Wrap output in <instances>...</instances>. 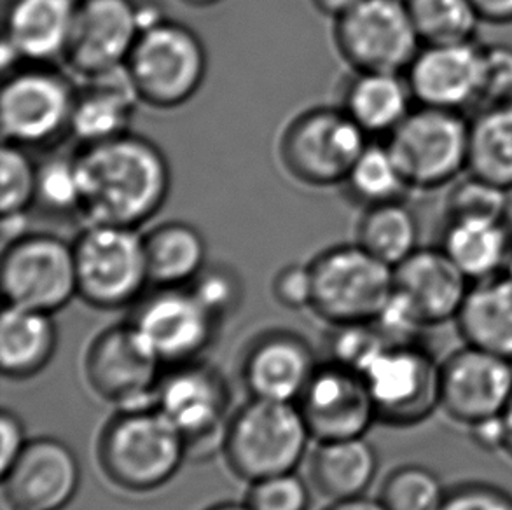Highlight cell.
<instances>
[{
  "mask_svg": "<svg viewBox=\"0 0 512 510\" xmlns=\"http://www.w3.org/2000/svg\"><path fill=\"white\" fill-rule=\"evenodd\" d=\"M187 289L219 324H224L242 306V278L235 269L224 264L205 266Z\"/></svg>",
  "mask_w": 512,
  "mask_h": 510,
  "instance_id": "obj_38",
  "label": "cell"
},
{
  "mask_svg": "<svg viewBox=\"0 0 512 510\" xmlns=\"http://www.w3.org/2000/svg\"><path fill=\"white\" fill-rule=\"evenodd\" d=\"M77 86L53 63H23L4 77L0 125L7 144L55 145L70 135Z\"/></svg>",
  "mask_w": 512,
  "mask_h": 510,
  "instance_id": "obj_7",
  "label": "cell"
},
{
  "mask_svg": "<svg viewBox=\"0 0 512 510\" xmlns=\"http://www.w3.org/2000/svg\"><path fill=\"white\" fill-rule=\"evenodd\" d=\"M422 44L478 39L479 18L472 0H404Z\"/></svg>",
  "mask_w": 512,
  "mask_h": 510,
  "instance_id": "obj_34",
  "label": "cell"
},
{
  "mask_svg": "<svg viewBox=\"0 0 512 510\" xmlns=\"http://www.w3.org/2000/svg\"><path fill=\"white\" fill-rule=\"evenodd\" d=\"M341 107L367 137H388L416 102L404 72H353Z\"/></svg>",
  "mask_w": 512,
  "mask_h": 510,
  "instance_id": "obj_25",
  "label": "cell"
},
{
  "mask_svg": "<svg viewBox=\"0 0 512 510\" xmlns=\"http://www.w3.org/2000/svg\"><path fill=\"white\" fill-rule=\"evenodd\" d=\"M0 177L2 217L27 215L37 198V165L25 147L4 142L0 151Z\"/></svg>",
  "mask_w": 512,
  "mask_h": 510,
  "instance_id": "obj_37",
  "label": "cell"
},
{
  "mask_svg": "<svg viewBox=\"0 0 512 510\" xmlns=\"http://www.w3.org/2000/svg\"><path fill=\"white\" fill-rule=\"evenodd\" d=\"M81 81L70 135L88 145L128 133L140 100L125 67Z\"/></svg>",
  "mask_w": 512,
  "mask_h": 510,
  "instance_id": "obj_24",
  "label": "cell"
},
{
  "mask_svg": "<svg viewBox=\"0 0 512 510\" xmlns=\"http://www.w3.org/2000/svg\"><path fill=\"white\" fill-rule=\"evenodd\" d=\"M0 282L7 306L55 315L77 296L74 245L51 233H25L4 245Z\"/></svg>",
  "mask_w": 512,
  "mask_h": 510,
  "instance_id": "obj_11",
  "label": "cell"
},
{
  "mask_svg": "<svg viewBox=\"0 0 512 510\" xmlns=\"http://www.w3.org/2000/svg\"><path fill=\"white\" fill-rule=\"evenodd\" d=\"M313 437L296 402L252 399L231 414L221 451L247 483L296 472Z\"/></svg>",
  "mask_w": 512,
  "mask_h": 510,
  "instance_id": "obj_3",
  "label": "cell"
},
{
  "mask_svg": "<svg viewBox=\"0 0 512 510\" xmlns=\"http://www.w3.org/2000/svg\"><path fill=\"white\" fill-rule=\"evenodd\" d=\"M324 510H388L380 498H371L367 495L362 497L348 498V500H338L326 507Z\"/></svg>",
  "mask_w": 512,
  "mask_h": 510,
  "instance_id": "obj_48",
  "label": "cell"
},
{
  "mask_svg": "<svg viewBox=\"0 0 512 510\" xmlns=\"http://www.w3.org/2000/svg\"><path fill=\"white\" fill-rule=\"evenodd\" d=\"M296 404L319 442L366 437L378 421L362 373L333 360L319 364Z\"/></svg>",
  "mask_w": 512,
  "mask_h": 510,
  "instance_id": "obj_18",
  "label": "cell"
},
{
  "mask_svg": "<svg viewBox=\"0 0 512 510\" xmlns=\"http://www.w3.org/2000/svg\"><path fill=\"white\" fill-rule=\"evenodd\" d=\"M312 2L320 14L336 21L340 20L341 16H345L348 11H352L360 0H312Z\"/></svg>",
  "mask_w": 512,
  "mask_h": 510,
  "instance_id": "obj_47",
  "label": "cell"
},
{
  "mask_svg": "<svg viewBox=\"0 0 512 510\" xmlns=\"http://www.w3.org/2000/svg\"><path fill=\"white\" fill-rule=\"evenodd\" d=\"M76 0H11L4 44L21 63H55L65 56Z\"/></svg>",
  "mask_w": 512,
  "mask_h": 510,
  "instance_id": "obj_23",
  "label": "cell"
},
{
  "mask_svg": "<svg viewBox=\"0 0 512 510\" xmlns=\"http://www.w3.org/2000/svg\"><path fill=\"white\" fill-rule=\"evenodd\" d=\"M500 425H502V434H504L502 453H506L509 458H512V395L504 413L500 414Z\"/></svg>",
  "mask_w": 512,
  "mask_h": 510,
  "instance_id": "obj_49",
  "label": "cell"
},
{
  "mask_svg": "<svg viewBox=\"0 0 512 510\" xmlns=\"http://www.w3.org/2000/svg\"><path fill=\"white\" fill-rule=\"evenodd\" d=\"M144 245L156 287H187L207 266L205 238L187 222H163L144 235Z\"/></svg>",
  "mask_w": 512,
  "mask_h": 510,
  "instance_id": "obj_30",
  "label": "cell"
},
{
  "mask_svg": "<svg viewBox=\"0 0 512 510\" xmlns=\"http://www.w3.org/2000/svg\"><path fill=\"white\" fill-rule=\"evenodd\" d=\"M271 294L287 310H310L313 294L310 264H287L280 269L271 282Z\"/></svg>",
  "mask_w": 512,
  "mask_h": 510,
  "instance_id": "obj_44",
  "label": "cell"
},
{
  "mask_svg": "<svg viewBox=\"0 0 512 510\" xmlns=\"http://www.w3.org/2000/svg\"><path fill=\"white\" fill-rule=\"evenodd\" d=\"M411 191L450 187L469 172L471 118L465 112L416 105L387 137Z\"/></svg>",
  "mask_w": 512,
  "mask_h": 510,
  "instance_id": "obj_6",
  "label": "cell"
},
{
  "mask_svg": "<svg viewBox=\"0 0 512 510\" xmlns=\"http://www.w3.org/2000/svg\"><path fill=\"white\" fill-rule=\"evenodd\" d=\"M310 271V310L327 324H373L394 294V268L357 243L320 252Z\"/></svg>",
  "mask_w": 512,
  "mask_h": 510,
  "instance_id": "obj_8",
  "label": "cell"
},
{
  "mask_svg": "<svg viewBox=\"0 0 512 510\" xmlns=\"http://www.w3.org/2000/svg\"><path fill=\"white\" fill-rule=\"evenodd\" d=\"M130 322L165 367L200 360L222 325L187 287H158L135 304Z\"/></svg>",
  "mask_w": 512,
  "mask_h": 510,
  "instance_id": "obj_16",
  "label": "cell"
},
{
  "mask_svg": "<svg viewBox=\"0 0 512 510\" xmlns=\"http://www.w3.org/2000/svg\"><path fill=\"white\" fill-rule=\"evenodd\" d=\"M369 142L341 105L315 107L287 125L278 158L285 172L305 186H341Z\"/></svg>",
  "mask_w": 512,
  "mask_h": 510,
  "instance_id": "obj_9",
  "label": "cell"
},
{
  "mask_svg": "<svg viewBox=\"0 0 512 510\" xmlns=\"http://www.w3.org/2000/svg\"><path fill=\"white\" fill-rule=\"evenodd\" d=\"M79 215L86 224L140 229L167 203L172 170L153 140L128 131L74 154Z\"/></svg>",
  "mask_w": 512,
  "mask_h": 510,
  "instance_id": "obj_1",
  "label": "cell"
},
{
  "mask_svg": "<svg viewBox=\"0 0 512 510\" xmlns=\"http://www.w3.org/2000/svg\"><path fill=\"white\" fill-rule=\"evenodd\" d=\"M125 70L140 104L172 111L193 100L205 83L207 49L193 28L165 18L140 34Z\"/></svg>",
  "mask_w": 512,
  "mask_h": 510,
  "instance_id": "obj_4",
  "label": "cell"
},
{
  "mask_svg": "<svg viewBox=\"0 0 512 510\" xmlns=\"http://www.w3.org/2000/svg\"><path fill=\"white\" fill-rule=\"evenodd\" d=\"M343 186L362 208L406 200V196L413 193L387 142H369Z\"/></svg>",
  "mask_w": 512,
  "mask_h": 510,
  "instance_id": "obj_33",
  "label": "cell"
},
{
  "mask_svg": "<svg viewBox=\"0 0 512 510\" xmlns=\"http://www.w3.org/2000/svg\"><path fill=\"white\" fill-rule=\"evenodd\" d=\"M2 484L11 510H65L81 486V463L67 442L37 437L2 474Z\"/></svg>",
  "mask_w": 512,
  "mask_h": 510,
  "instance_id": "obj_20",
  "label": "cell"
},
{
  "mask_svg": "<svg viewBox=\"0 0 512 510\" xmlns=\"http://www.w3.org/2000/svg\"><path fill=\"white\" fill-rule=\"evenodd\" d=\"M231 388L226 376L203 360L165 367L154 407L186 439L189 456L221 449L228 427Z\"/></svg>",
  "mask_w": 512,
  "mask_h": 510,
  "instance_id": "obj_12",
  "label": "cell"
},
{
  "mask_svg": "<svg viewBox=\"0 0 512 510\" xmlns=\"http://www.w3.org/2000/svg\"><path fill=\"white\" fill-rule=\"evenodd\" d=\"M0 437H2V453H0V472L4 474L13 465L18 456L27 448V428L18 414L11 409H2L0 413Z\"/></svg>",
  "mask_w": 512,
  "mask_h": 510,
  "instance_id": "obj_45",
  "label": "cell"
},
{
  "mask_svg": "<svg viewBox=\"0 0 512 510\" xmlns=\"http://www.w3.org/2000/svg\"><path fill=\"white\" fill-rule=\"evenodd\" d=\"M378 423L409 428L441 409V362L420 343H388L362 371Z\"/></svg>",
  "mask_w": 512,
  "mask_h": 510,
  "instance_id": "obj_10",
  "label": "cell"
},
{
  "mask_svg": "<svg viewBox=\"0 0 512 510\" xmlns=\"http://www.w3.org/2000/svg\"><path fill=\"white\" fill-rule=\"evenodd\" d=\"M441 510H512V495L485 481H465L448 488Z\"/></svg>",
  "mask_w": 512,
  "mask_h": 510,
  "instance_id": "obj_42",
  "label": "cell"
},
{
  "mask_svg": "<svg viewBox=\"0 0 512 510\" xmlns=\"http://www.w3.org/2000/svg\"><path fill=\"white\" fill-rule=\"evenodd\" d=\"M105 476L121 490L151 493L170 483L189 458L187 442L154 406L118 409L97 442Z\"/></svg>",
  "mask_w": 512,
  "mask_h": 510,
  "instance_id": "obj_2",
  "label": "cell"
},
{
  "mask_svg": "<svg viewBox=\"0 0 512 510\" xmlns=\"http://www.w3.org/2000/svg\"><path fill=\"white\" fill-rule=\"evenodd\" d=\"M182 4L189 7H196V9H205V7H212L219 4L222 0H180Z\"/></svg>",
  "mask_w": 512,
  "mask_h": 510,
  "instance_id": "obj_51",
  "label": "cell"
},
{
  "mask_svg": "<svg viewBox=\"0 0 512 510\" xmlns=\"http://www.w3.org/2000/svg\"><path fill=\"white\" fill-rule=\"evenodd\" d=\"M469 173L512 191V100L476 109L471 118Z\"/></svg>",
  "mask_w": 512,
  "mask_h": 510,
  "instance_id": "obj_32",
  "label": "cell"
},
{
  "mask_svg": "<svg viewBox=\"0 0 512 510\" xmlns=\"http://www.w3.org/2000/svg\"><path fill=\"white\" fill-rule=\"evenodd\" d=\"M378 469V453L366 437L319 442L310 456L313 488L331 502L366 495Z\"/></svg>",
  "mask_w": 512,
  "mask_h": 510,
  "instance_id": "obj_28",
  "label": "cell"
},
{
  "mask_svg": "<svg viewBox=\"0 0 512 510\" xmlns=\"http://www.w3.org/2000/svg\"><path fill=\"white\" fill-rule=\"evenodd\" d=\"M512 100V48L502 44L485 46V74L479 107Z\"/></svg>",
  "mask_w": 512,
  "mask_h": 510,
  "instance_id": "obj_43",
  "label": "cell"
},
{
  "mask_svg": "<svg viewBox=\"0 0 512 510\" xmlns=\"http://www.w3.org/2000/svg\"><path fill=\"white\" fill-rule=\"evenodd\" d=\"M512 395V360L464 345L441 362V409L467 428L495 420Z\"/></svg>",
  "mask_w": 512,
  "mask_h": 510,
  "instance_id": "obj_17",
  "label": "cell"
},
{
  "mask_svg": "<svg viewBox=\"0 0 512 510\" xmlns=\"http://www.w3.org/2000/svg\"><path fill=\"white\" fill-rule=\"evenodd\" d=\"M355 243L395 268L422 247L420 222L406 200L366 207L357 222Z\"/></svg>",
  "mask_w": 512,
  "mask_h": 510,
  "instance_id": "obj_31",
  "label": "cell"
},
{
  "mask_svg": "<svg viewBox=\"0 0 512 510\" xmlns=\"http://www.w3.org/2000/svg\"><path fill=\"white\" fill-rule=\"evenodd\" d=\"M74 245L77 296L97 310L130 308L151 283L139 229L86 224Z\"/></svg>",
  "mask_w": 512,
  "mask_h": 510,
  "instance_id": "obj_5",
  "label": "cell"
},
{
  "mask_svg": "<svg viewBox=\"0 0 512 510\" xmlns=\"http://www.w3.org/2000/svg\"><path fill=\"white\" fill-rule=\"evenodd\" d=\"M58 327L51 313L7 306L0 318V369L9 380L42 373L55 357Z\"/></svg>",
  "mask_w": 512,
  "mask_h": 510,
  "instance_id": "obj_27",
  "label": "cell"
},
{
  "mask_svg": "<svg viewBox=\"0 0 512 510\" xmlns=\"http://www.w3.org/2000/svg\"><path fill=\"white\" fill-rule=\"evenodd\" d=\"M439 247L474 282L504 275L512 252V224L506 219L444 221Z\"/></svg>",
  "mask_w": 512,
  "mask_h": 510,
  "instance_id": "obj_26",
  "label": "cell"
},
{
  "mask_svg": "<svg viewBox=\"0 0 512 510\" xmlns=\"http://www.w3.org/2000/svg\"><path fill=\"white\" fill-rule=\"evenodd\" d=\"M319 362L298 332L273 329L250 343L242 360V381L252 399L298 402Z\"/></svg>",
  "mask_w": 512,
  "mask_h": 510,
  "instance_id": "obj_22",
  "label": "cell"
},
{
  "mask_svg": "<svg viewBox=\"0 0 512 510\" xmlns=\"http://www.w3.org/2000/svg\"><path fill=\"white\" fill-rule=\"evenodd\" d=\"M483 23L512 25V0H472Z\"/></svg>",
  "mask_w": 512,
  "mask_h": 510,
  "instance_id": "obj_46",
  "label": "cell"
},
{
  "mask_svg": "<svg viewBox=\"0 0 512 510\" xmlns=\"http://www.w3.org/2000/svg\"><path fill=\"white\" fill-rule=\"evenodd\" d=\"M334 46L353 72H406L422 41L404 0H360L334 21Z\"/></svg>",
  "mask_w": 512,
  "mask_h": 510,
  "instance_id": "obj_13",
  "label": "cell"
},
{
  "mask_svg": "<svg viewBox=\"0 0 512 510\" xmlns=\"http://www.w3.org/2000/svg\"><path fill=\"white\" fill-rule=\"evenodd\" d=\"M455 324L465 345L512 360L511 276L472 283Z\"/></svg>",
  "mask_w": 512,
  "mask_h": 510,
  "instance_id": "obj_29",
  "label": "cell"
},
{
  "mask_svg": "<svg viewBox=\"0 0 512 510\" xmlns=\"http://www.w3.org/2000/svg\"><path fill=\"white\" fill-rule=\"evenodd\" d=\"M163 371V362L130 320L100 332L84 357L93 392L118 409L154 406Z\"/></svg>",
  "mask_w": 512,
  "mask_h": 510,
  "instance_id": "obj_14",
  "label": "cell"
},
{
  "mask_svg": "<svg viewBox=\"0 0 512 510\" xmlns=\"http://www.w3.org/2000/svg\"><path fill=\"white\" fill-rule=\"evenodd\" d=\"M35 203L56 214H79V184H77L74 154L70 158H53L37 166V198Z\"/></svg>",
  "mask_w": 512,
  "mask_h": 510,
  "instance_id": "obj_39",
  "label": "cell"
},
{
  "mask_svg": "<svg viewBox=\"0 0 512 510\" xmlns=\"http://www.w3.org/2000/svg\"><path fill=\"white\" fill-rule=\"evenodd\" d=\"M404 74L416 105L458 112L478 109L483 93L485 46L478 39L422 44Z\"/></svg>",
  "mask_w": 512,
  "mask_h": 510,
  "instance_id": "obj_19",
  "label": "cell"
},
{
  "mask_svg": "<svg viewBox=\"0 0 512 510\" xmlns=\"http://www.w3.org/2000/svg\"><path fill=\"white\" fill-rule=\"evenodd\" d=\"M446 495L448 488L434 470L409 463L385 477L378 498L388 510H441Z\"/></svg>",
  "mask_w": 512,
  "mask_h": 510,
  "instance_id": "obj_35",
  "label": "cell"
},
{
  "mask_svg": "<svg viewBox=\"0 0 512 510\" xmlns=\"http://www.w3.org/2000/svg\"><path fill=\"white\" fill-rule=\"evenodd\" d=\"M140 34L139 2L76 0L63 63L81 79L123 69Z\"/></svg>",
  "mask_w": 512,
  "mask_h": 510,
  "instance_id": "obj_15",
  "label": "cell"
},
{
  "mask_svg": "<svg viewBox=\"0 0 512 510\" xmlns=\"http://www.w3.org/2000/svg\"><path fill=\"white\" fill-rule=\"evenodd\" d=\"M385 345L387 339L374 324L333 325L329 336L331 360L359 373Z\"/></svg>",
  "mask_w": 512,
  "mask_h": 510,
  "instance_id": "obj_41",
  "label": "cell"
},
{
  "mask_svg": "<svg viewBox=\"0 0 512 510\" xmlns=\"http://www.w3.org/2000/svg\"><path fill=\"white\" fill-rule=\"evenodd\" d=\"M245 504L252 510H310V488L298 472H287L250 483Z\"/></svg>",
  "mask_w": 512,
  "mask_h": 510,
  "instance_id": "obj_40",
  "label": "cell"
},
{
  "mask_svg": "<svg viewBox=\"0 0 512 510\" xmlns=\"http://www.w3.org/2000/svg\"><path fill=\"white\" fill-rule=\"evenodd\" d=\"M506 217H509V191L506 189L469 172L448 187L444 221Z\"/></svg>",
  "mask_w": 512,
  "mask_h": 510,
  "instance_id": "obj_36",
  "label": "cell"
},
{
  "mask_svg": "<svg viewBox=\"0 0 512 510\" xmlns=\"http://www.w3.org/2000/svg\"><path fill=\"white\" fill-rule=\"evenodd\" d=\"M472 282L439 245L420 247L394 268V290L429 329L455 322Z\"/></svg>",
  "mask_w": 512,
  "mask_h": 510,
  "instance_id": "obj_21",
  "label": "cell"
},
{
  "mask_svg": "<svg viewBox=\"0 0 512 510\" xmlns=\"http://www.w3.org/2000/svg\"><path fill=\"white\" fill-rule=\"evenodd\" d=\"M207 510H252L245 502H222V504L212 505Z\"/></svg>",
  "mask_w": 512,
  "mask_h": 510,
  "instance_id": "obj_50",
  "label": "cell"
}]
</instances>
